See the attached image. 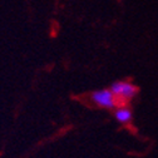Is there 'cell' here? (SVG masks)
Masks as SVG:
<instances>
[{"mask_svg":"<svg viewBox=\"0 0 158 158\" xmlns=\"http://www.w3.org/2000/svg\"><path fill=\"white\" fill-rule=\"evenodd\" d=\"M110 92L113 93V95L115 97V99L119 103H126L132 101L133 98L137 97L139 88L135 84L128 82V81H118L110 84Z\"/></svg>","mask_w":158,"mask_h":158,"instance_id":"obj_1","label":"cell"},{"mask_svg":"<svg viewBox=\"0 0 158 158\" xmlns=\"http://www.w3.org/2000/svg\"><path fill=\"white\" fill-rule=\"evenodd\" d=\"M90 101L99 108L103 109H115L118 106V101L110 92V89H98L92 92L90 94Z\"/></svg>","mask_w":158,"mask_h":158,"instance_id":"obj_2","label":"cell"},{"mask_svg":"<svg viewBox=\"0 0 158 158\" xmlns=\"http://www.w3.org/2000/svg\"><path fill=\"white\" fill-rule=\"evenodd\" d=\"M114 118L118 123L121 124H128L133 119V112L127 106H118L114 109Z\"/></svg>","mask_w":158,"mask_h":158,"instance_id":"obj_3","label":"cell"}]
</instances>
